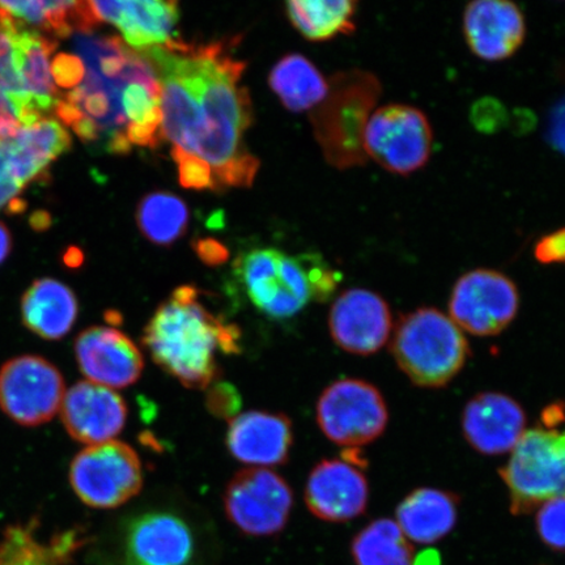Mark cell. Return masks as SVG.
Wrapping results in <instances>:
<instances>
[{
  "mask_svg": "<svg viewBox=\"0 0 565 565\" xmlns=\"http://www.w3.org/2000/svg\"><path fill=\"white\" fill-rule=\"evenodd\" d=\"M434 131L426 113L413 105L388 104L374 110L364 131L366 158L387 172L407 175L427 164Z\"/></svg>",
  "mask_w": 565,
  "mask_h": 565,
  "instance_id": "ba28073f",
  "label": "cell"
},
{
  "mask_svg": "<svg viewBox=\"0 0 565 565\" xmlns=\"http://www.w3.org/2000/svg\"><path fill=\"white\" fill-rule=\"evenodd\" d=\"M413 565H441L440 555L435 550L423 551Z\"/></svg>",
  "mask_w": 565,
  "mask_h": 565,
  "instance_id": "7bdbcfd3",
  "label": "cell"
},
{
  "mask_svg": "<svg viewBox=\"0 0 565 565\" xmlns=\"http://www.w3.org/2000/svg\"><path fill=\"white\" fill-rule=\"evenodd\" d=\"M519 308L518 286L507 275L490 268L462 275L449 301L450 320L477 337L500 334L510 327Z\"/></svg>",
  "mask_w": 565,
  "mask_h": 565,
  "instance_id": "8fae6325",
  "label": "cell"
},
{
  "mask_svg": "<svg viewBox=\"0 0 565 565\" xmlns=\"http://www.w3.org/2000/svg\"><path fill=\"white\" fill-rule=\"evenodd\" d=\"M550 139L565 154V100L556 106L551 116Z\"/></svg>",
  "mask_w": 565,
  "mask_h": 565,
  "instance_id": "ab89813d",
  "label": "cell"
},
{
  "mask_svg": "<svg viewBox=\"0 0 565 565\" xmlns=\"http://www.w3.org/2000/svg\"><path fill=\"white\" fill-rule=\"evenodd\" d=\"M89 7L98 23L115 25L134 52L143 53L175 40L180 10L179 3L171 0H116L89 2Z\"/></svg>",
  "mask_w": 565,
  "mask_h": 565,
  "instance_id": "44dd1931",
  "label": "cell"
},
{
  "mask_svg": "<svg viewBox=\"0 0 565 565\" xmlns=\"http://www.w3.org/2000/svg\"><path fill=\"white\" fill-rule=\"evenodd\" d=\"M317 422L330 441L362 447L384 434L388 412L376 386L344 379L324 388L317 404Z\"/></svg>",
  "mask_w": 565,
  "mask_h": 565,
  "instance_id": "9c48e42d",
  "label": "cell"
},
{
  "mask_svg": "<svg viewBox=\"0 0 565 565\" xmlns=\"http://www.w3.org/2000/svg\"><path fill=\"white\" fill-rule=\"evenodd\" d=\"M51 216L45 214V212H39V214L33 216L32 221L33 227L39 231L51 227Z\"/></svg>",
  "mask_w": 565,
  "mask_h": 565,
  "instance_id": "ee69618b",
  "label": "cell"
},
{
  "mask_svg": "<svg viewBox=\"0 0 565 565\" xmlns=\"http://www.w3.org/2000/svg\"><path fill=\"white\" fill-rule=\"evenodd\" d=\"M381 96L377 77L352 70L329 82V94L312 113L316 138L324 158L339 169L363 166L364 131Z\"/></svg>",
  "mask_w": 565,
  "mask_h": 565,
  "instance_id": "5b68a950",
  "label": "cell"
},
{
  "mask_svg": "<svg viewBox=\"0 0 565 565\" xmlns=\"http://www.w3.org/2000/svg\"><path fill=\"white\" fill-rule=\"evenodd\" d=\"M79 316L73 289L60 280H34L21 298V321L34 335L46 341L65 338Z\"/></svg>",
  "mask_w": 565,
  "mask_h": 565,
  "instance_id": "cb8c5ba5",
  "label": "cell"
},
{
  "mask_svg": "<svg viewBox=\"0 0 565 565\" xmlns=\"http://www.w3.org/2000/svg\"><path fill=\"white\" fill-rule=\"evenodd\" d=\"M74 351L76 363L89 383L113 391L136 384L145 369L137 344L117 329L83 330L75 339Z\"/></svg>",
  "mask_w": 565,
  "mask_h": 565,
  "instance_id": "9a60e30c",
  "label": "cell"
},
{
  "mask_svg": "<svg viewBox=\"0 0 565 565\" xmlns=\"http://www.w3.org/2000/svg\"><path fill=\"white\" fill-rule=\"evenodd\" d=\"M294 505L291 487L277 472L247 469L237 472L224 492V508L244 534L268 536L287 525Z\"/></svg>",
  "mask_w": 565,
  "mask_h": 565,
  "instance_id": "7c38bea8",
  "label": "cell"
},
{
  "mask_svg": "<svg viewBox=\"0 0 565 565\" xmlns=\"http://www.w3.org/2000/svg\"><path fill=\"white\" fill-rule=\"evenodd\" d=\"M71 147L73 139L58 119L41 118L15 137L0 140V175L24 190L34 182L44 183L51 180L53 162Z\"/></svg>",
  "mask_w": 565,
  "mask_h": 565,
  "instance_id": "4fadbf2b",
  "label": "cell"
},
{
  "mask_svg": "<svg viewBox=\"0 0 565 565\" xmlns=\"http://www.w3.org/2000/svg\"><path fill=\"white\" fill-rule=\"evenodd\" d=\"M525 428L524 408L510 395L479 393L465 406L463 436L479 454L499 456L512 451L526 433Z\"/></svg>",
  "mask_w": 565,
  "mask_h": 565,
  "instance_id": "ac0fdd59",
  "label": "cell"
},
{
  "mask_svg": "<svg viewBox=\"0 0 565 565\" xmlns=\"http://www.w3.org/2000/svg\"><path fill=\"white\" fill-rule=\"evenodd\" d=\"M331 338L353 355H373L384 348L393 331L387 302L369 289L353 288L338 296L329 316Z\"/></svg>",
  "mask_w": 565,
  "mask_h": 565,
  "instance_id": "5bb4252c",
  "label": "cell"
},
{
  "mask_svg": "<svg viewBox=\"0 0 565 565\" xmlns=\"http://www.w3.org/2000/svg\"><path fill=\"white\" fill-rule=\"evenodd\" d=\"M193 246L198 257L206 265L218 266L227 263L230 259L227 247L214 238L196 239Z\"/></svg>",
  "mask_w": 565,
  "mask_h": 565,
  "instance_id": "f35d334b",
  "label": "cell"
},
{
  "mask_svg": "<svg viewBox=\"0 0 565 565\" xmlns=\"http://www.w3.org/2000/svg\"><path fill=\"white\" fill-rule=\"evenodd\" d=\"M12 238L9 228L0 222V265L10 256Z\"/></svg>",
  "mask_w": 565,
  "mask_h": 565,
  "instance_id": "b9f144b4",
  "label": "cell"
},
{
  "mask_svg": "<svg viewBox=\"0 0 565 565\" xmlns=\"http://www.w3.org/2000/svg\"><path fill=\"white\" fill-rule=\"evenodd\" d=\"M458 499L454 493L418 489L402 501L397 521L402 533L420 545L444 539L456 526Z\"/></svg>",
  "mask_w": 565,
  "mask_h": 565,
  "instance_id": "4316f807",
  "label": "cell"
},
{
  "mask_svg": "<svg viewBox=\"0 0 565 565\" xmlns=\"http://www.w3.org/2000/svg\"><path fill=\"white\" fill-rule=\"evenodd\" d=\"M82 260H83V254L79 249H71L68 253H67V256H66V264L70 265L71 267H76V266H79L82 264Z\"/></svg>",
  "mask_w": 565,
  "mask_h": 565,
  "instance_id": "f6af8a7d",
  "label": "cell"
},
{
  "mask_svg": "<svg viewBox=\"0 0 565 565\" xmlns=\"http://www.w3.org/2000/svg\"><path fill=\"white\" fill-rule=\"evenodd\" d=\"M356 565H413L414 548L397 522L381 519L371 522L352 541Z\"/></svg>",
  "mask_w": 565,
  "mask_h": 565,
  "instance_id": "f546056e",
  "label": "cell"
},
{
  "mask_svg": "<svg viewBox=\"0 0 565 565\" xmlns=\"http://www.w3.org/2000/svg\"><path fill=\"white\" fill-rule=\"evenodd\" d=\"M534 256L540 264H565V228L548 233L539 239Z\"/></svg>",
  "mask_w": 565,
  "mask_h": 565,
  "instance_id": "8d00e7d4",
  "label": "cell"
},
{
  "mask_svg": "<svg viewBox=\"0 0 565 565\" xmlns=\"http://www.w3.org/2000/svg\"><path fill=\"white\" fill-rule=\"evenodd\" d=\"M9 33L21 84L26 95L31 97L35 110L42 117H49V113L54 111L62 96L53 81L51 61V56L58 47V40L31 31Z\"/></svg>",
  "mask_w": 565,
  "mask_h": 565,
  "instance_id": "484cf974",
  "label": "cell"
},
{
  "mask_svg": "<svg viewBox=\"0 0 565 565\" xmlns=\"http://www.w3.org/2000/svg\"><path fill=\"white\" fill-rule=\"evenodd\" d=\"M65 394V379L45 358L23 355L0 366V408L19 426L51 422Z\"/></svg>",
  "mask_w": 565,
  "mask_h": 565,
  "instance_id": "30bf717a",
  "label": "cell"
},
{
  "mask_svg": "<svg viewBox=\"0 0 565 565\" xmlns=\"http://www.w3.org/2000/svg\"><path fill=\"white\" fill-rule=\"evenodd\" d=\"M463 34L478 58L504 61L524 44L526 21L520 7L510 0H476L466 7Z\"/></svg>",
  "mask_w": 565,
  "mask_h": 565,
  "instance_id": "ffe728a7",
  "label": "cell"
},
{
  "mask_svg": "<svg viewBox=\"0 0 565 565\" xmlns=\"http://www.w3.org/2000/svg\"><path fill=\"white\" fill-rule=\"evenodd\" d=\"M536 532L548 547L565 550V494L550 499L539 508Z\"/></svg>",
  "mask_w": 565,
  "mask_h": 565,
  "instance_id": "d6a6232c",
  "label": "cell"
},
{
  "mask_svg": "<svg viewBox=\"0 0 565 565\" xmlns=\"http://www.w3.org/2000/svg\"><path fill=\"white\" fill-rule=\"evenodd\" d=\"M356 2L351 0H295L286 4L287 15L303 38L327 41L355 31Z\"/></svg>",
  "mask_w": 565,
  "mask_h": 565,
  "instance_id": "f1b7e54d",
  "label": "cell"
},
{
  "mask_svg": "<svg viewBox=\"0 0 565 565\" xmlns=\"http://www.w3.org/2000/svg\"><path fill=\"white\" fill-rule=\"evenodd\" d=\"M206 405L216 418L235 419L242 408V397L236 387L227 383H215L207 388Z\"/></svg>",
  "mask_w": 565,
  "mask_h": 565,
  "instance_id": "e575fe53",
  "label": "cell"
},
{
  "mask_svg": "<svg viewBox=\"0 0 565 565\" xmlns=\"http://www.w3.org/2000/svg\"><path fill=\"white\" fill-rule=\"evenodd\" d=\"M513 514H529L547 500L565 494V430H526L500 469Z\"/></svg>",
  "mask_w": 565,
  "mask_h": 565,
  "instance_id": "8992f818",
  "label": "cell"
},
{
  "mask_svg": "<svg viewBox=\"0 0 565 565\" xmlns=\"http://www.w3.org/2000/svg\"><path fill=\"white\" fill-rule=\"evenodd\" d=\"M0 97H7L15 105L20 122L31 126L44 118L35 110L31 97L21 84L15 60H13V45L11 34L0 25Z\"/></svg>",
  "mask_w": 565,
  "mask_h": 565,
  "instance_id": "1f68e13d",
  "label": "cell"
},
{
  "mask_svg": "<svg viewBox=\"0 0 565 565\" xmlns=\"http://www.w3.org/2000/svg\"><path fill=\"white\" fill-rule=\"evenodd\" d=\"M98 24L89 2H0V25L6 31H31L55 40L94 32Z\"/></svg>",
  "mask_w": 565,
  "mask_h": 565,
  "instance_id": "603a6c76",
  "label": "cell"
},
{
  "mask_svg": "<svg viewBox=\"0 0 565 565\" xmlns=\"http://www.w3.org/2000/svg\"><path fill=\"white\" fill-rule=\"evenodd\" d=\"M87 68L79 55L60 53L52 61V75L55 86L76 88L86 79Z\"/></svg>",
  "mask_w": 565,
  "mask_h": 565,
  "instance_id": "d590c367",
  "label": "cell"
},
{
  "mask_svg": "<svg viewBox=\"0 0 565 565\" xmlns=\"http://www.w3.org/2000/svg\"><path fill=\"white\" fill-rule=\"evenodd\" d=\"M63 426L77 443H108L122 433L127 406L113 388L81 381L66 392L61 406Z\"/></svg>",
  "mask_w": 565,
  "mask_h": 565,
  "instance_id": "e0dca14e",
  "label": "cell"
},
{
  "mask_svg": "<svg viewBox=\"0 0 565 565\" xmlns=\"http://www.w3.org/2000/svg\"><path fill=\"white\" fill-rule=\"evenodd\" d=\"M40 522L33 518L3 530L0 539V565H67L84 543L83 530L70 529L44 542L38 539Z\"/></svg>",
  "mask_w": 565,
  "mask_h": 565,
  "instance_id": "d4e9b609",
  "label": "cell"
},
{
  "mask_svg": "<svg viewBox=\"0 0 565 565\" xmlns=\"http://www.w3.org/2000/svg\"><path fill=\"white\" fill-rule=\"evenodd\" d=\"M294 444L292 423L285 414L249 412L230 422L231 455L247 465L286 463Z\"/></svg>",
  "mask_w": 565,
  "mask_h": 565,
  "instance_id": "7402d4cb",
  "label": "cell"
},
{
  "mask_svg": "<svg viewBox=\"0 0 565 565\" xmlns=\"http://www.w3.org/2000/svg\"><path fill=\"white\" fill-rule=\"evenodd\" d=\"M369 482L356 466L342 459H324L308 478L306 503L316 518L345 522L359 518L369 505Z\"/></svg>",
  "mask_w": 565,
  "mask_h": 565,
  "instance_id": "d6986e66",
  "label": "cell"
},
{
  "mask_svg": "<svg viewBox=\"0 0 565 565\" xmlns=\"http://www.w3.org/2000/svg\"><path fill=\"white\" fill-rule=\"evenodd\" d=\"M233 268L253 306L279 321L299 315L310 301H328L341 280L320 254L291 257L275 247L239 254Z\"/></svg>",
  "mask_w": 565,
  "mask_h": 565,
  "instance_id": "3957f363",
  "label": "cell"
},
{
  "mask_svg": "<svg viewBox=\"0 0 565 565\" xmlns=\"http://www.w3.org/2000/svg\"><path fill=\"white\" fill-rule=\"evenodd\" d=\"M23 192L24 189L17 182L0 175V211H6L10 215L21 214L25 211L26 202L20 198Z\"/></svg>",
  "mask_w": 565,
  "mask_h": 565,
  "instance_id": "74e56055",
  "label": "cell"
},
{
  "mask_svg": "<svg viewBox=\"0 0 565 565\" xmlns=\"http://www.w3.org/2000/svg\"><path fill=\"white\" fill-rule=\"evenodd\" d=\"M161 87L162 136L173 148L206 161L218 189L250 188L259 160L245 145L252 126L245 62L224 42L173 40L143 53Z\"/></svg>",
  "mask_w": 565,
  "mask_h": 565,
  "instance_id": "6da1fadb",
  "label": "cell"
},
{
  "mask_svg": "<svg viewBox=\"0 0 565 565\" xmlns=\"http://www.w3.org/2000/svg\"><path fill=\"white\" fill-rule=\"evenodd\" d=\"M270 86L282 105L295 113L315 108L329 94V82L300 54L286 55L274 66Z\"/></svg>",
  "mask_w": 565,
  "mask_h": 565,
  "instance_id": "83f0119b",
  "label": "cell"
},
{
  "mask_svg": "<svg viewBox=\"0 0 565 565\" xmlns=\"http://www.w3.org/2000/svg\"><path fill=\"white\" fill-rule=\"evenodd\" d=\"M402 372L422 387L448 385L470 356L462 330L435 308H420L401 317L391 343Z\"/></svg>",
  "mask_w": 565,
  "mask_h": 565,
  "instance_id": "277c9868",
  "label": "cell"
},
{
  "mask_svg": "<svg viewBox=\"0 0 565 565\" xmlns=\"http://www.w3.org/2000/svg\"><path fill=\"white\" fill-rule=\"evenodd\" d=\"M242 331L215 316L194 286H181L162 302L145 329L143 343L154 364L188 388L206 391L221 377L217 356L237 355Z\"/></svg>",
  "mask_w": 565,
  "mask_h": 565,
  "instance_id": "7a4b0ae2",
  "label": "cell"
},
{
  "mask_svg": "<svg viewBox=\"0 0 565 565\" xmlns=\"http://www.w3.org/2000/svg\"><path fill=\"white\" fill-rule=\"evenodd\" d=\"M138 227L157 245H171L185 235L189 224L186 203L172 193L154 192L140 201Z\"/></svg>",
  "mask_w": 565,
  "mask_h": 565,
  "instance_id": "4dcf8cb0",
  "label": "cell"
},
{
  "mask_svg": "<svg viewBox=\"0 0 565 565\" xmlns=\"http://www.w3.org/2000/svg\"><path fill=\"white\" fill-rule=\"evenodd\" d=\"M172 158L179 169L180 185L193 190H218L214 173L206 161L172 148Z\"/></svg>",
  "mask_w": 565,
  "mask_h": 565,
  "instance_id": "836d02e7",
  "label": "cell"
},
{
  "mask_svg": "<svg viewBox=\"0 0 565 565\" xmlns=\"http://www.w3.org/2000/svg\"><path fill=\"white\" fill-rule=\"evenodd\" d=\"M70 483L84 504L113 510L137 497L143 486V470L130 445L111 440L90 445L75 456Z\"/></svg>",
  "mask_w": 565,
  "mask_h": 565,
  "instance_id": "52a82bcc",
  "label": "cell"
},
{
  "mask_svg": "<svg viewBox=\"0 0 565 565\" xmlns=\"http://www.w3.org/2000/svg\"><path fill=\"white\" fill-rule=\"evenodd\" d=\"M543 423H545V428L554 429L557 424H561L565 419L564 405H553L550 406L543 412L542 416Z\"/></svg>",
  "mask_w": 565,
  "mask_h": 565,
  "instance_id": "60d3db41",
  "label": "cell"
},
{
  "mask_svg": "<svg viewBox=\"0 0 565 565\" xmlns=\"http://www.w3.org/2000/svg\"><path fill=\"white\" fill-rule=\"evenodd\" d=\"M194 553L192 530L173 513L140 514L126 526V565H189Z\"/></svg>",
  "mask_w": 565,
  "mask_h": 565,
  "instance_id": "2e32d148",
  "label": "cell"
}]
</instances>
